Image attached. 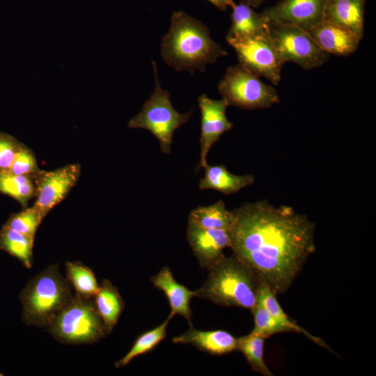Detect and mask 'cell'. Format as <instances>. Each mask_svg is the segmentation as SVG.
I'll return each mask as SVG.
<instances>
[{
    "mask_svg": "<svg viewBox=\"0 0 376 376\" xmlns=\"http://www.w3.org/2000/svg\"><path fill=\"white\" fill-rule=\"evenodd\" d=\"M230 248L276 294L285 292L315 251V224L267 200L232 210Z\"/></svg>",
    "mask_w": 376,
    "mask_h": 376,
    "instance_id": "6da1fadb",
    "label": "cell"
},
{
    "mask_svg": "<svg viewBox=\"0 0 376 376\" xmlns=\"http://www.w3.org/2000/svg\"><path fill=\"white\" fill-rule=\"evenodd\" d=\"M161 54L165 63L175 71H205L207 64L228 55L214 42L207 26L183 10L171 15L169 31L162 39Z\"/></svg>",
    "mask_w": 376,
    "mask_h": 376,
    "instance_id": "7a4b0ae2",
    "label": "cell"
},
{
    "mask_svg": "<svg viewBox=\"0 0 376 376\" xmlns=\"http://www.w3.org/2000/svg\"><path fill=\"white\" fill-rule=\"evenodd\" d=\"M207 279L196 292V297L215 304L240 307L251 311L257 302L259 279L234 254L224 256L207 269Z\"/></svg>",
    "mask_w": 376,
    "mask_h": 376,
    "instance_id": "3957f363",
    "label": "cell"
},
{
    "mask_svg": "<svg viewBox=\"0 0 376 376\" xmlns=\"http://www.w3.org/2000/svg\"><path fill=\"white\" fill-rule=\"evenodd\" d=\"M70 285L57 265L47 267L30 279L19 295L24 323L47 327L73 296Z\"/></svg>",
    "mask_w": 376,
    "mask_h": 376,
    "instance_id": "277c9868",
    "label": "cell"
},
{
    "mask_svg": "<svg viewBox=\"0 0 376 376\" xmlns=\"http://www.w3.org/2000/svg\"><path fill=\"white\" fill-rule=\"evenodd\" d=\"M46 328L58 342L70 345L94 343L108 334L93 299L76 294Z\"/></svg>",
    "mask_w": 376,
    "mask_h": 376,
    "instance_id": "5b68a950",
    "label": "cell"
},
{
    "mask_svg": "<svg viewBox=\"0 0 376 376\" xmlns=\"http://www.w3.org/2000/svg\"><path fill=\"white\" fill-rule=\"evenodd\" d=\"M155 86L141 110L128 122L130 128H142L150 132L159 141L160 150L169 154L175 130L189 120L193 110L180 113L173 107L170 93L162 89L159 82L157 65L152 61Z\"/></svg>",
    "mask_w": 376,
    "mask_h": 376,
    "instance_id": "8992f818",
    "label": "cell"
},
{
    "mask_svg": "<svg viewBox=\"0 0 376 376\" xmlns=\"http://www.w3.org/2000/svg\"><path fill=\"white\" fill-rule=\"evenodd\" d=\"M228 106L244 110L268 109L280 102L277 91L241 65L229 66L218 84Z\"/></svg>",
    "mask_w": 376,
    "mask_h": 376,
    "instance_id": "52a82bcc",
    "label": "cell"
},
{
    "mask_svg": "<svg viewBox=\"0 0 376 376\" xmlns=\"http://www.w3.org/2000/svg\"><path fill=\"white\" fill-rule=\"evenodd\" d=\"M269 33L284 63L292 62L305 70L320 67L329 58L308 32L295 24L269 21Z\"/></svg>",
    "mask_w": 376,
    "mask_h": 376,
    "instance_id": "ba28073f",
    "label": "cell"
},
{
    "mask_svg": "<svg viewBox=\"0 0 376 376\" xmlns=\"http://www.w3.org/2000/svg\"><path fill=\"white\" fill-rule=\"evenodd\" d=\"M226 40L235 50L240 65L274 85L279 84L283 63L269 33Z\"/></svg>",
    "mask_w": 376,
    "mask_h": 376,
    "instance_id": "9c48e42d",
    "label": "cell"
},
{
    "mask_svg": "<svg viewBox=\"0 0 376 376\" xmlns=\"http://www.w3.org/2000/svg\"><path fill=\"white\" fill-rule=\"evenodd\" d=\"M81 170L79 164H68L52 171L39 170L33 175L36 198L33 206L45 217L76 185Z\"/></svg>",
    "mask_w": 376,
    "mask_h": 376,
    "instance_id": "30bf717a",
    "label": "cell"
},
{
    "mask_svg": "<svg viewBox=\"0 0 376 376\" xmlns=\"http://www.w3.org/2000/svg\"><path fill=\"white\" fill-rule=\"evenodd\" d=\"M201 113L200 159L197 169L207 165V156L212 146L233 126L226 116L228 104L222 97L220 100L209 98L202 94L198 98Z\"/></svg>",
    "mask_w": 376,
    "mask_h": 376,
    "instance_id": "8fae6325",
    "label": "cell"
},
{
    "mask_svg": "<svg viewBox=\"0 0 376 376\" xmlns=\"http://www.w3.org/2000/svg\"><path fill=\"white\" fill-rule=\"evenodd\" d=\"M187 237L200 266L207 269L220 260L225 256L224 249L230 246L229 230L204 228L190 220Z\"/></svg>",
    "mask_w": 376,
    "mask_h": 376,
    "instance_id": "7c38bea8",
    "label": "cell"
},
{
    "mask_svg": "<svg viewBox=\"0 0 376 376\" xmlns=\"http://www.w3.org/2000/svg\"><path fill=\"white\" fill-rule=\"evenodd\" d=\"M325 0H280L263 13L269 21L295 24L306 31L322 21Z\"/></svg>",
    "mask_w": 376,
    "mask_h": 376,
    "instance_id": "4fadbf2b",
    "label": "cell"
},
{
    "mask_svg": "<svg viewBox=\"0 0 376 376\" xmlns=\"http://www.w3.org/2000/svg\"><path fill=\"white\" fill-rule=\"evenodd\" d=\"M306 31L323 51L340 56L354 52L361 41L349 31L323 20Z\"/></svg>",
    "mask_w": 376,
    "mask_h": 376,
    "instance_id": "5bb4252c",
    "label": "cell"
},
{
    "mask_svg": "<svg viewBox=\"0 0 376 376\" xmlns=\"http://www.w3.org/2000/svg\"><path fill=\"white\" fill-rule=\"evenodd\" d=\"M366 0H325L322 20L339 26L360 40L363 36Z\"/></svg>",
    "mask_w": 376,
    "mask_h": 376,
    "instance_id": "9a60e30c",
    "label": "cell"
},
{
    "mask_svg": "<svg viewBox=\"0 0 376 376\" xmlns=\"http://www.w3.org/2000/svg\"><path fill=\"white\" fill-rule=\"evenodd\" d=\"M150 281L166 296L171 307L169 315L172 318L175 315H182L188 321L189 327L193 326L190 301L196 297L195 290H190L177 282L169 267H164L157 274L150 277Z\"/></svg>",
    "mask_w": 376,
    "mask_h": 376,
    "instance_id": "2e32d148",
    "label": "cell"
},
{
    "mask_svg": "<svg viewBox=\"0 0 376 376\" xmlns=\"http://www.w3.org/2000/svg\"><path fill=\"white\" fill-rule=\"evenodd\" d=\"M173 343L190 344L212 355H223L237 350V340L224 330L201 331L193 326L172 338Z\"/></svg>",
    "mask_w": 376,
    "mask_h": 376,
    "instance_id": "e0dca14e",
    "label": "cell"
},
{
    "mask_svg": "<svg viewBox=\"0 0 376 376\" xmlns=\"http://www.w3.org/2000/svg\"><path fill=\"white\" fill-rule=\"evenodd\" d=\"M231 24L226 39L251 37L269 33V21L263 13H256L246 2L232 8Z\"/></svg>",
    "mask_w": 376,
    "mask_h": 376,
    "instance_id": "ac0fdd59",
    "label": "cell"
},
{
    "mask_svg": "<svg viewBox=\"0 0 376 376\" xmlns=\"http://www.w3.org/2000/svg\"><path fill=\"white\" fill-rule=\"evenodd\" d=\"M204 169V176L198 183V188L202 190L213 189L225 195H230L251 185L255 181L253 175L233 174L223 164H207Z\"/></svg>",
    "mask_w": 376,
    "mask_h": 376,
    "instance_id": "d6986e66",
    "label": "cell"
},
{
    "mask_svg": "<svg viewBox=\"0 0 376 376\" xmlns=\"http://www.w3.org/2000/svg\"><path fill=\"white\" fill-rule=\"evenodd\" d=\"M95 306L109 334L116 325L125 308L118 288L107 279L102 280L93 298Z\"/></svg>",
    "mask_w": 376,
    "mask_h": 376,
    "instance_id": "ffe728a7",
    "label": "cell"
},
{
    "mask_svg": "<svg viewBox=\"0 0 376 376\" xmlns=\"http://www.w3.org/2000/svg\"><path fill=\"white\" fill-rule=\"evenodd\" d=\"M257 301L259 302L276 320L285 326L290 331L302 334L318 345L330 351L333 350L323 339L309 333L289 318L283 310L276 298V295L263 281H259L258 286Z\"/></svg>",
    "mask_w": 376,
    "mask_h": 376,
    "instance_id": "44dd1931",
    "label": "cell"
},
{
    "mask_svg": "<svg viewBox=\"0 0 376 376\" xmlns=\"http://www.w3.org/2000/svg\"><path fill=\"white\" fill-rule=\"evenodd\" d=\"M190 220L204 228L224 229L230 228L233 221L232 210H228L223 201L207 206H198L192 210L189 215Z\"/></svg>",
    "mask_w": 376,
    "mask_h": 376,
    "instance_id": "7402d4cb",
    "label": "cell"
},
{
    "mask_svg": "<svg viewBox=\"0 0 376 376\" xmlns=\"http://www.w3.org/2000/svg\"><path fill=\"white\" fill-rule=\"evenodd\" d=\"M34 239L5 225L0 230V249L19 260L28 269L33 263Z\"/></svg>",
    "mask_w": 376,
    "mask_h": 376,
    "instance_id": "603a6c76",
    "label": "cell"
},
{
    "mask_svg": "<svg viewBox=\"0 0 376 376\" xmlns=\"http://www.w3.org/2000/svg\"><path fill=\"white\" fill-rule=\"evenodd\" d=\"M35 191L33 175H15L0 171V193L16 200L24 207L35 197Z\"/></svg>",
    "mask_w": 376,
    "mask_h": 376,
    "instance_id": "cb8c5ba5",
    "label": "cell"
},
{
    "mask_svg": "<svg viewBox=\"0 0 376 376\" xmlns=\"http://www.w3.org/2000/svg\"><path fill=\"white\" fill-rule=\"evenodd\" d=\"M65 267L66 279L75 290L76 295L93 299L100 284L92 269L79 261H68Z\"/></svg>",
    "mask_w": 376,
    "mask_h": 376,
    "instance_id": "d4e9b609",
    "label": "cell"
},
{
    "mask_svg": "<svg viewBox=\"0 0 376 376\" xmlns=\"http://www.w3.org/2000/svg\"><path fill=\"white\" fill-rule=\"evenodd\" d=\"M173 318L168 316L166 320L157 327L141 334L134 341L128 352L120 359L115 362L116 368L128 365L135 357L152 351L166 336V329Z\"/></svg>",
    "mask_w": 376,
    "mask_h": 376,
    "instance_id": "484cf974",
    "label": "cell"
},
{
    "mask_svg": "<svg viewBox=\"0 0 376 376\" xmlns=\"http://www.w3.org/2000/svg\"><path fill=\"white\" fill-rule=\"evenodd\" d=\"M265 338L249 333L237 340V350L241 352L253 370L265 376H273L264 361Z\"/></svg>",
    "mask_w": 376,
    "mask_h": 376,
    "instance_id": "4316f807",
    "label": "cell"
},
{
    "mask_svg": "<svg viewBox=\"0 0 376 376\" xmlns=\"http://www.w3.org/2000/svg\"><path fill=\"white\" fill-rule=\"evenodd\" d=\"M43 218L42 214L34 206L26 207L20 212L12 214L4 225L35 239L37 229Z\"/></svg>",
    "mask_w": 376,
    "mask_h": 376,
    "instance_id": "83f0119b",
    "label": "cell"
},
{
    "mask_svg": "<svg viewBox=\"0 0 376 376\" xmlns=\"http://www.w3.org/2000/svg\"><path fill=\"white\" fill-rule=\"evenodd\" d=\"M251 312L253 315L254 327L251 333L267 338L276 334L290 331L285 326L273 318L259 302H256Z\"/></svg>",
    "mask_w": 376,
    "mask_h": 376,
    "instance_id": "f1b7e54d",
    "label": "cell"
},
{
    "mask_svg": "<svg viewBox=\"0 0 376 376\" xmlns=\"http://www.w3.org/2000/svg\"><path fill=\"white\" fill-rule=\"evenodd\" d=\"M39 170L34 152L31 148L22 143L20 150L6 172L15 175H33Z\"/></svg>",
    "mask_w": 376,
    "mask_h": 376,
    "instance_id": "f546056e",
    "label": "cell"
},
{
    "mask_svg": "<svg viewBox=\"0 0 376 376\" xmlns=\"http://www.w3.org/2000/svg\"><path fill=\"white\" fill-rule=\"evenodd\" d=\"M22 143L12 135L0 132V171H8Z\"/></svg>",
    "mask_w": 376,
    "mask_h": 376,
    "instance_id": "4dcf8cb0",
    "label": "cell"
},
{
    "mask_svg": "<svg viewBox=\"0 0 376 376\" xmlns=\"http://www.w3.org/2000/svg\"><path fill=\"white\" fill-rule=\"evenodd\" d=\"M214 6L221 10H225L230 6L232 8L235 6L233 0H208Z\"/></svg>",
    "mask_w": 376,
    "mask_h": 376,
    "instance_id": "1f68e13d",
    "label": "cell"
},
{
    "mask_svg": "<svg viewBox=\"0 0 376 376\" xmlns=\"http://www.w3.org/2000/svg\"><path fill=\"white\" fill-rule=\"evenodd\" d=\"M265 0H245L246 3H248L253 8H256L259 7Z\"/></svg>",
    "mask_w": 376,
    "mask_h": 376,
    "instance_id": "d6a6232c",
    "label": "cell"
},
{
    "mask_svg": "<svg viewBox=\"0 0 376 376\" xmlns=\"http://www.w3.org/2000/svg\"><path fill=\"white\" fill-rule=\"evenodd\" d=\"M3 374L0 372V376H3Z\"/></svg>",
    "mask_w": 376,
    "mask_h": 376,
    "instance_id": "836d02e7",
    "label": "cell"
}]
</instances>
